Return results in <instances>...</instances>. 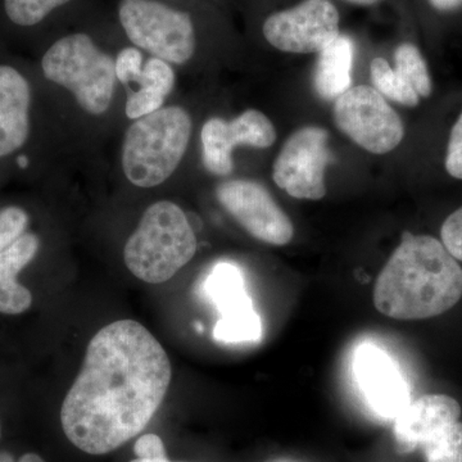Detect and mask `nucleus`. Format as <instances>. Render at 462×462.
<instances>
[{
    "label": "nucleus",
    "mask_w": 462,
    "mask_h": 462,
    "mask_svg": "<svg viewBox=\"0 0 462 462\" xmlns=\"http://www.w3.org/2000/svg\"><path fill=\"white\" fill-rule=\"evenodd\" d=\"M171 378L169 356L147 328L133 320L102 328L60 409L66 437L85 454L115 451L147 428Z\"/></svg>",
    "instance_id": "f257e3e1"
},
{
    "label": "nucleus",
    "mask_w": 462,
    "mask_h": 462,
    "mask_svg": "<svg viewBox=\"0 0 462 462\" xmlns=\"http://www.w3.org/2000/svg\"><path fill=\"white\" fill-rule=\"evenodd\" d=\"M462 298V269L442 242L403 233L376 279L374 305L396 320L445 314Z\"/></svg>",
    "instance_id": "f03ea898"
},
{
    "label": "nucleus",
    "mask_w": 462,
    "mask_h": 462,
    "mask_svg": "<svg viewBox=\"0 0 462 462\" xmlns=\"http://www.w3.org/2000/svg\"><path fill=\"white\" fill-rule=\"evenodd\" d=\"M197 252V236L184 211L170 200L145 209L127 239L124 261L134 276L148 284L172 279Z\"/></svg>",
    "instance_id": "7ed1b4c3"
},
{
    "label": "nucleus",
    "mask_w": 462,
    "mask_h": 462,
    "mask_svg": "<svg viewBox=\"0 0 462 462\" xmlns=\"http://www.w3.org/2000/svg\"><path fill=\"white\" fill-rule=\"evenodd\" d=\"M191 135L187 109L171 106L138 118L130 125L123 143V169L138 188L163 184L185 156Z\"/></svg>",
    "instance_id": "20e7f679"
},
{
    "label": "nucleus",
    "mask_w": 462,
    "mask_h": 462,
    "mask_svg": "<svg viewBox=\"0 0 462 462\" xmlns=\"http://www.w3.org/2000/svg\"><path fill=\"white\" fill-rule=\"evenodd\" d=\"M42 69L48 80L71 91L88 114L100 116L111 107L117 83L115 60L87 33H71L54 42L42 57Z\"/></svg>",
    "instance_id": "39448f33"
},
{
    "label": "nucleus",
    "mask_w": 462,
    "mask_h": 462,
    "mask_svg": "<svg viewBox=\"0 0 462 462\" xmlns=\"http://www.w3.org/2000/svg\"><path fill=\"white\" fill-rule=\"evenodd\" d=\"M118 17L135 47L170 65H184L196 51V32L187 12L158 0H121Z\"/></svg>",
    "instance_id": "423d86ee"
},
{
    "label": "nucleus",
    "mask_w": 462,
    "mask_h": 462,
    "mask_svg": "<svg viewBox=\"0 0 462 462\" xmlns=\"http://www.w3.org/2000/svg\"><path fill=\"white\" fill-rule=\"evenodd\" d=\"M334 123L358 147L387 154L402 143L404 126L384 97L369 85H358L334 100Z\"/></svg>",
    "instance_id": "0eeeda50"
},
{
    "label": "nucleus",
    "mask_w": 462,
    "mask_h": 462,
    "mask_svg": "<svg viewBox=\"0 0 462 462\" xmlns=\"http://www.w3.org/2000/svg\"><path fill=\"white\" fill-rule=\"evenodd\" d=\"M328 142L329 133L319 126H305L291 134L273 163V182L293 199H324L325 172L333 157Z\"/></svg>",
    "instance_id": "6e6552de"
},
{
    "label": "nucleus",
    "mask_w": 462,
    "mask_h": 462,
    "mask_svg": "<svg viewBox=\"0 0 462 462\" xmlns=\"http://www.w3.org/2000/svg\"><path fill=\"white\" fill-rule=\"evenodd\" d=\"M339 12L330 0H303L296 7L270 14L264 39L285 53H319L339 35Z\"/></svg>",
    "instance_id": "1a4fd4ad"
},
{
    "label": "nucleus",
    "mask_w": 462,
    "mask_h": 462,
    "mask_svg": "<svg viewBox=\"0 0 462 462\" xmlns=\"http://www.w3.org/2000/svg\"><path fill=\"white\" fill-rule=\"evenodd\" d=\"M216 199L254 238L272 245H285L293 239L291 218L261 182L249 179L221 182Z\"/></svg>",
    "instance_id": "9d476101"
},
{
    "label": "nucleus",
    "mask_w": 462,
    "mask_h": 462,
    "mask_svg": "<svg viewBox=\"0 0 462 462\" xmlns=\"http://www.w3.org/2000/svg\"><path fill=\"white\" fill-rule=\"evenodd\" d=\"M275 141V126L258 109H247L230 121L209 118L200 133L203 165L212 175H230L234 170V149L239 145L266 149Z\"/></svg>",
    "instance_id": "9b49d317"
},
{
    "label": "nucleus",
    "mask_w": 462,
    "mask_h": 462,
    "mask_svg": "<svg viewBox=\"0 0 462 462\" xmlns=\"http://www.w3.org/2000/svg\"><path fill=\"white\" fill-rule=\"evenodd\" d=\"M355 374L370 406L383 418L396 419L410 401V392L396 364L378 346L358 348Z\"/></svg>",
    "instance_id": "f8f14e48"
},
{
    "label": "nucleus",
    "mask_w": 462,
    "mask_h": 462,
    "mask_svg": "<svg viewBox=\"0 0 462 462\" xmlns=\"http://www.w3.org/2000/svg\"><path fill=\"white\" fill-rule=\"evenodd\" d=\"M461 407L446 394H425L407 404L394 422V438L401 454L424 445L447 425L458 421Z\"/></svg>",
    "instance_id": "ddd939ff"
},
{
    "label": "nucleus",
    "mask_w": 462,
    "mask_h": 462,
    "mask_svg": "<svg viewBox=\"0 0 462 462\" xmlns=\"http://www.w3.org/2000/svg\"><path fill=\"white\" fill-rule=\"evenodd\" d=\"M32 89L23 75L11 66H0V157L25 144L30 133Z\"/></svg>",
    "instance_id": "4468645a"
},
{
    "label": "nucleus",
    "mask_w": 462,
    "mask_h": 462,
    "mask_svg": "<svg viewBox=\"0 0 462 462\" xmlns=\"http://www.w3.org/2000/svg\"><path fill=\"white\" fill-rule=\"evenodd\" d=\"M39 247L38 236L25 233L0 254V314L20 315L32 307V291L17 282V276L35 258Z\"/></svg>",
    "instance_id": "2eb2a0df"
},
{
    "label": "nucleus",
    "mask_w": 462,
    "mask_h": 462,
    "mask_svg": "<svg viewBox=\"0 0 462 462\" xmlns=\"http://www.w3.org/2000/svg\"><path fill=\"white\" fill-rule=\"evenodd\" d=\"M175 72L169 62L160 58H151L125 84L126 88L132 84L139 85L138 90L127 91L125 106L127 118L135 121L162 108L166 97L175 87Z\"/></svg>",
    "instance_id": "dca6fc26"
},
{
    "label": "nucleus",
    "mask_w": 462,
    "mask_h": 462,
    "mask_svg": "<svg viewBox=\"0 0 462 462\" xmlns=\"http://www.w3.org/2000/svg\"><path fill=\"white\" fill-rule=\"evenodd\" d=\"M354 56V41L343 33L319 51L314 87L321 99L333 102L351 89Z\"/></svg>",
    "instance_id": "f3484780"
},
{
    "label": "nucleus",
    "mask_w": 462,
    "mask_h": 462,
    "mask_svg": "<svg viewBox=\"0 0 462 462\" xmlns=\"http://www.w3.org/2000/svg\"><path fill=\"white\" fill-rule=\"evenodd\" d=\"M206 296L214 302L220 319L236 318L254 311L245 279L236 264H216L205 282Z\"/></svg>",
    "instance_id": "a211bd4d"
},
{
    "label": "nucleus",
    "mask_w": 462,
    "mask_h": 462,
    "mask_svg": "<svg viewBox=\"0 0 462 462\" xmlns=\"http://www.w3.org/2000/svg\"><path fill=\"white\" fill-rule=\"evenodd\" d=\"M394 69L401 75L419 97H430L433 85L427 60L420 50L412 42H402L394 51Z\"/></svg>",
    "instance_id": "6ab92c4d"
},
{
    "label": "nucleus",
    "mask_w": 462,
    "mask_h": 462,
    "mask_svg": "<svg viewBox=\"0 0 462 462\" xmlns=\"http://www.w3.org/2000/svg\"><path fill=\"white\" fill-rule=\"evenodd\" d=\"M370 75L374 88L382 94L384 98L393 100L404 107H416L420 102V97L401 78L396 69L384 58H374L370 65Z\"/></svg>",
    "instance_id": "aec40b11"
},
{
    "label": "nucleus",
    "mask_w": 462,
    "mask_h": 462,
    "mask_svg": "<svg viewBox=\"0 0 462 462\" xmlns=\"http://www.w3.org/2000/svg\"><path fill=\"white\" fill-rule=\"evenodd\" d=\"M263 334V324L256 311L236 318L220 319L216 322L214 337L217 342L245 343L257 342Z\"/></svg>",
    "instance_id": "412c9836"
},
{
    "label": "nucleus",
    "mask_w": 462,
    "mask_h": 462,
    "mask_svg": "<svg viewBox=\"0 0 462 462\" xmlns=\"http://www.w3.org/2000/svg\"><path fill=\"white\" fill-rule=\"evenodd\" d=\"M421 448L427 462H462V422L447 425Z\"/></svg>",
    "instance_id": "4be33fe9"
},
{
    "label": "nucleus",
    "mask_w": 462,
    "mask_h": 462,
    "mask_svg": "<svg viewBox=\"0 0 462 462\" xmlns=\"http://www.w3.org/2000/svg\"><path fill=\"white\" fill-rule=\"evenodd\" d=\"M71 0H5V14L18 26H33L42 23L54 9Z\"/></svg>",
    "instance_id": "5701e85b"
},
{
    "label": "nucleus",
    "mask_w": 462,
    "mask_h": 462,
    "mask_svg": "<svg viewBox=\"0 0 462 462\" xmlns=\"http://www.w3.org/2000/svg\"><path fill=\"white\" fill-rule=\"evenodd\" d=\"M27 225L29 215L20 207L11 206L0 209V254L25 234Z\"/></svg>",
    "instance_id": "b1692460"
},
{
    "label": "nucleus",
    "mask_w": 462,
    "mask_h": 462,
    "mask_svg": "<svg viewBox=\"0 0 462 462\" xmlns=\"http://www.w3.org/2000/svg\"><path fill=\"white\" fill-rule=\"evenodd\" d=\"M443 245L457 261H462V207L449 215L440 229Z\"/></svg>",
    "instance_id": "393cba45"
},
{
    "label": "nucleus",
    "mask_w": 462,
    "mask_h": 462,
    "mask_svg": "<svg viewBox=\"0 0 462 462\" xmlns=\"http://www.w3.org/2000/svg\"><path fill=\"white\" fill-rule=\"evenodd\" d=\"M446 170L452 178L462 180V112L457 118L447 147Z\"/></svg>",
    "instance_id": "a878e982"
},
{
    "label": "nucleus",
    "mask_w": 462,
    "mask_h": 462,
    "mask_svg": "<svg viewBox=\"0 0 462 462\" xmlns=\"http://www.w3.org/2000/svg\"><path fill=\"white\" fill-rule=\"evenodd\" d=\"M143 57L138 48H125L115 60L116 78L124 85L142 69Z\"/></svg>",
    "instance_id": "bb28decb"
},
{
    "label": "nucleus",
    "mask_w": 462,
    "mask_h": 462,
    "mask_svg": "<svg viewBox=\"0 0 462 462\" xmlns=\"http://www.w3.org/2000/svg\"><path fill=\"white\" fill-rule=\"evenodd\" d=\"M134 452L138 458H165L167 457L165 445L157 434H144L139 438L134 446Z\"/></svg>",
    "instance_id": "cd10ccee"
},
{
    "label": "nucleus",
    "mask_w": 462,
    "mask_h": 462,
    "mask_svg": "<svg viewBox=\"0 0 462 462\" xmlns=\"http://www.w3.org/2000/svg\"><path fill=\"white\" fill-rule=\"evenodd\" d=\"M428 3L439 14H451L462 7V0H428Z\"/></svg>",
    "instance_id": "c85d7f7f"
},
{
    "label": "nucleus",
    "mask_w": 462,
    "mask_h": 462,
    "mask_svg": "<svg viewBox=\"0 0 462 462\" xmlns=\"http://www.w3.org/2000/svg\"><path fill=\"white\" fill-rule=\"evenodd\" d=\"M18 462H45L42 460L41 456H38L36 454H26L23 455V457L20 458V461Z\"/></svg>",
    "instance_id": "c756f323"
},
{
    "label": "nucleus",
    "mask_w": 462,
    "mask_h": 462,
    "mask_svg": "<svg viewBox=\"0 0 462 462\" xmlns=\"http://www.w3.org/2000/svg\"><path fill=\"white\" fill-rule=\"evenodd\" d=\"M343 2L351 3L355 5H374L379 3L380 0H343Z\"/></svg>",
    "instance_id": "7c9ffc66"
},
{
    "label": "nucleus",
    "mask_w": 462,
    "mask_h": 462,
    "mask_svg": "<svg viewBox=\"0 0 462 462\" xmlns=\"http://www.w3.org/2000/svg\"><path fill=\"white\" fill-rule=\"evenodd\" d=\"M130 462H171L169 460V457L165 458H136V460H133Z\"/></svg>",
    "instance_id": "2f4dec72"
},
{
    "label": "nucleus",
    "mask_w": 462,
    "mask_h": 462,
    "mask_svg": "<svg viewBox=\"0 0 462 462\" xmlns=\"http://www.w3.org/2000/svg\"><path fill=\"white\" fill-rule=\"evenodd\" d=\"M17 163L21 169H26V167L29 166V158L26 156H20L17 158Z\"/></svg>",
    "instance_id": "473e14b6"
},
{
    "label": "nucleus",
    "mask_w": 462,
    "mask_h": 462,
    "mask_svg": "<svg viewBox=\"0 0 462 462\" xmlns=\"http://www.w3.org/2000/svg\"><path fill=\"white\" fill-rule=\"evenodd\" d=\"M0 462H14V457L11 455L7 454V452H3L0 454Z\"/></svg>",
    "instance_id": "72a5a7b5"
}]
</instances>
